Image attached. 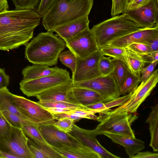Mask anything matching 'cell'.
Segmentation results:
<instances>
[{
  "instance_id": "ee69618b",
  "label": "cell",
  "mask_w": 158,
  "mask_h": 158,
  "mask_svg": "<svg viewBox=\"0 0 158 158\" xmlns=\"http://www.w3.org/2000/svg\"><path fill=\"white\" fill-rule=\"evenodd\" d=\"M87 109L95 111L97 113H104L108 111L111 109H107L102 101L97 102L84 106Z\"/></svg>"
},
{
  "instance_id": "f5cc1de1",
  "label": "cell",
  "mask_w": 158,
  "mask_h": 158,
  "mask_svg": "<svg viewBox=\"0 0 158 158\" xmlns=\"http://www.w3.org/2000/svg\"><path fill=\"white\" fill-rule=\"evenodd\" d=\"M9 6L7 0H0V12L7 10Z\"/></svg>"
},
{
  "instance_id": "1f68e13d",
  "label": "cell",
  "mask_w": 158,
  "mask_h": 158,
  "mask_svg": "<svg viewBox=\"0 0 158 158\" xmlns=\"http://www.w3.org/2000/svg\"><path fill=\"white\" fill-rule=\"evenodd\" d=\"M22 129L25 135L34 143L48 144L41 134L38 125H27Z\"/></svg>"
},
{
  "instance_id": "d590c367",
  "label": "cell",
  "mask_w": 158,
  "mask_h": 158,
  "mask_svg": "<svg viewBox=\"0 0 158 158\" xmlns=\"http://www.w3.org/2000/svg\"><path fill=\"white\" fill-rule=\"evenodd\" d=\"M130 0H112L111 15L114 16L123 13L126 10Z\"/></svg>"
},
{
  "instance_id": "ba28073f",
  "label": "cell",
  "mask_w": 158,
  "mask_h": 158,
  "mask_svg": "<svg viewBox=\"0 0 158 158\" xmlns=\"http://www.w3.org/2000/svg\"><path fill=\"white\" fill-rule=\"evenodd\" d=\"M13 102L19 111L31 121L38 125H53V115L37 102L14 94Z\"/></svg>"
},
{
  "instance_id": "681fc988",
  "label": "cell",
  "mask_w": 158,
  "mask_h": 158,
  "mask_svg": "<svg viewBox=\"0 0 158 158\" xmlns=\"http://www.w3.org/2000/svg\"><path fill=\"white\" fill-rule=\"evenodd\" d=\"M157 153H153L149 151L139 152L132 158H158Z\"/></svg>"
},
{
  "instance_id": "83f0119b",
  "label": "cell",
  "mask_w": 158,
  "mask_h": 158,
  "mask_svg": "<svg viewBox=\"0 0 158 158\" xmlns=\"http://www.w3.org/2000/svg\"><path fill=\"white\" fill-rule=\"evenodd\" d=\"M37 102L45 108H55L73 110L86 108L81 105L63 101H39Z\"/></svg>"
},
{
  "instance_id": "277c9868",
  "label": "cell",
  "mask_w": 158,
  "mask_h": 158,
  "mask_svg": "<svg viewBox=\"0 0 158 158\" xmlns=\"http://www.w3.org/2000/svg\"><path fill=\"white\" fill-rule=\"evenodd\" d=\"M140 29L127 14L123 13L94 26L91 30L100 49L113 41Z\"/></svg>"
},
{
  "instance_id": "f907efd6",
  "label": "cell",
  "mask_w": 158,
  "mask_h": 158,
  "mask_svg": "<svg viewBox=\"0 0 158 158\" xmlns=\"http://www.w3.org/2000/svg\"><path fill=\"white\" fill-rule=\"evenodd\" d=\"M147 44L151 52L158 51V38L153 40Z\"/></svg>"
},
{
  "instance_id": "5b68a950",
  "label": "cell",
  "mask_w": 158,
  "mask_h": 158,
  "mask_svg": "<svg viewBox=\"0 0 158 158\" xmlns=\"http://www.w3.org/2000/svg\"><path fill=\"white\" fill-rule=\"evenodd\" d=\"M110 110L99 113L97 120L100 123L95 129L89 130L91 133L95 136L107 132L135 138L131 125L137 118L136 114L127 112L113 113Z\"/></svg>"
},
{
  "instance_id": "3957f363",
  "label": "cell",
  "mask_w": 158,
  "mask_h": 158,
  "mask_svg": "<svg viewBox=\"0 0 158 158\" xmlns=\"http://www.w3.org/2000/svg\"><path fill=\"white\" fill-rule=\"evenodd\" d=\"M94 0H56L42 17V23L48 31L80 18L88 16Z\"/></svg>"
},
{
  "instance_id": "b9f144b4",
  "label": "cell",
  "mask_w": 158,
  "mask_h": 158,
  "mask_svg": "<svg viewBox=\"0 0 158 158\" xmlns=\"http://www.w3.org/2000/svg\"><path fill=\"white\" fill-rule=\"evenodd\" d=\"M56 0H41L35 10L42 18L48 12Z\"/></svg>"
},
{
  "instance_id": "8d00e7d4",
  "label": "cell",
  "mask_w": 158,
  "mask_h": 158,
  "mask_svg": "<svg viewBox=\"0 0 158 158\" xmlns=\"http://www.w3.org/2000/svg\"><path fill=\"white\" fill-rule=\"evenodd\" d=\"M74 121L68 118L59 119L53 125L59 130L66 133L71 132L73 127Z\"/></svg>"
},
{
  "instance_id": "4fadbf2b",
  "label": "cell",
  "mask_w": 158,
  "mask_h": 158,
  "mask_svg": "<svg viewBox=\"0 0 158 158\" xmlns=\"http://www.w3.org/2000/svg\"><path fill=\"white\" fill-rule=\"evenodd\" d=\"M102 55L99 50L84 58L77 57L76 69L72 75L73 83L88 80L101 76L98 63Z\"/></svg>"
},
{
  "instance_id": "ab89813d",
  "label": "cell",
  "mask_w": 158,
  "mask_h": 158,
  "mask_svg": "<svg viewBox=\"0 0 158 158\" xmlns=\"http://www.w3.org/2000/svg\"><path fill=\"white\" fill-rule=\"evenodd\" d=\"M127 47L139 55L152 52L148 45L144 43H133Z\"/></svg>"
},
{
  "instance_id": "ac0fdd59",
  "label": "cell",
  "mask_w": 158,
  "mask_h": 158,
  "mask_svg": "<svg viewBox=\"0 0 158 158\" xmlns=\"http://www.w3.org/2000/svg\"><path fill=\"white\" fill-rule=\"evenodd\" d=\"M107 136L114 143L124 147L129 158L132 157L145 148L144 143L140 139L121 134L103 132L101 135Z\"/></svg>"
},
{
  "instance_id": "4316f807",
  "label": "cell",
  "mask_w": 158,
  "mask_h": 158,
  "mask_svg": "<svg viewBox=\"0 0 158 158\" xmlns=\"http://www.w3.org/2000/svg\"><path fill=\"white\" fill-rule=\"evenodd\" d=\"M140 82V77L132 74L127 68L125 78L119 88L120 95H124L133 91Z\"/></svg>"
},
{
  "instance_id": "7dc6e473",
  "label": "cell",
  "mask_w": 158,
  "mask_h": 158,
  "mask_svg": "<svg viewBox=\"0 0 158 158\" xmlns=\"http://www.w3.org/2000/svg\"><path fill=\"white\" fill-rule=\"evenodd\" d=\"M52 114L55 119L57 120L61 118H66L73 120L74 122L75 123L79 121L82 119L79 117L68 114L66 112Z\"/></svg>"
},
{
  "instance_id": "5bb4252c",
  "label": "cell",
  "mask_w": 158,
  "mask_h": 158,
  "mask_svg": "<svg viewBox=\"0 0 158 158\" xmlns=\"http://www.w3.org/2000/svg\"><path fill=\"white\" fill-rule=\"evenodd\" d=\"M39 129L47 143L53 148L83 145L70 133L61 131L53 125H39Z\"/></svg>"
},
{
  "instance_id": "cb8c5ba5",
  "label": "cell",
  "mask_w": 158,
  "mask_h": 158,
  "mask_svg": "<svg viewBox=\"0 0 158 158\" xmlns=\"http://www.w3.org/2000/svg\"><path fill=\"white\" fill-rule=\"evenodd\" d=\"M151 111L146 123L149 124L151 136L150 146L154 152L158 151V104L151 107Z\"/></svg>"
},
{
  "instance_id": "d4e9b609",
  "label": "cell",
  "mask_w": 158,
  "mask_h": 158,
  "mask_svg": "<svg viewBox=\"0 0 158 158\" xmlns=\"http://www.w3.org/2000/svg\"><path fill=\"white\" fill-rule=\"evenodd\" d=\"M123 48L128 65L127 68L132 74L140 77L141 70L145 64L141 56L127 47Z\"/></svg>"
},
{
  "instance_id": "816d5d0a",
  "label": "cell",
  "mask_w": 158,
  "mask_h": 158,
  "mask_svg": "<svg viewBox=\"0 0 158 158\" xmlns=\"http://www.w3.org/2000/svg\"><path fill=\"white\" fill-rule=\"evenodd\" d=\"M45 109L52 114L64 112L71 110L68 109L55 108H49Z\"/></svg>"
},
{
  "instance_id": "bcb514c9",
  "label": "cell",
  "mask_w": 158,
  "mask_h": 158,
  "mask_svg": "<svg viewBox=\"0 0 158 158\" xmlns=\"http://www.w3.org/2000/svg\"><path fill=\"white\" fill-rule=\"evenodd\" d=\"M151 0H134L128 3L126 10H132L139 8L147 5Z\"/></svg>"
},
{
  "instance_id": "e0dca14e",
  "label": "cell",
  "mask_w": 158,
  "mask_h": 158,
  "mask_svg": "<svg viewBox=\"0 0 158 158\" xmlns=\"http://www.w3.org/2000/svg\"><path fill=\"white\" fill-rule=\"evenodd\" d=\"M157 38H158V27L140 28L139 30L113 41L107 46L124 48L133 43L147 44Z\"/></svg>"
},
{
  "instance_id": "603a6c76",
  "label": "cell",
  "mask_w": 158,
  "mask_h": 158,
  "mask_svg": "<svg viewBox=\"0 0 158 158\" xmlns=\"http://www.w3.org/2000/svg\"><path fill=\"white\" fill-rule=\"evenodd\" d=\"M73 91L76 99L83 106L103 102L102 97L98 93L90 89L74 86Z\"/></svg>"
},
{
  "instance_id": "f546056e",
  "label": "cell",
  "mask_w": 158,
  "mask_h": 158,
  "mask_svg": "<svg viewBox=\"0 0 158 158\" xmlns=\"http://www.w3.org/2000/svg\"><path fill=\"white\" fill-rule=\"evenodd\" d=\"M114 68L110 74L115 78L119 88L122 84L125 77L127 67L122 61L117 59H111Z\"/></svg>"
},
{
  "instance_id": "30bf717a",
  "label": "cell",
  "mask_w": 158,
  "mask_h": 158,
  "mask_svg": "<svg viewBox=\"0 0 158 158\" xmlns=\"http://www.w3.org/2000/svg\"><path fill=\"white\" fill-rule=\"evenodd\" d=\"M11 135L0 138V150L18 158H34L28 145V138L22 129L12 126Z\"/></svg>"
},
{
  "instance_id": "db71d44e",
  "label": "cell",
  "mask_w": 158,
  "mask_h": 158,
  "mask_svg": "<svg viewBox=\"0 0 158 158\" xmlns=\"http://www.w3.org/2000/svg\"><path fill=\"white\" fill-rule=\"evenodd\" d=\"M134 0H130V1H129V3H130V2H132V1H133Z\"/></svg>"
},
{
  "instance_id": "e575fe53",
  "label": "cell",
  "mask_w": 158,
  "mask_h": 158,
  "mask_svg": "<svg viewBox=\"0 0 158 158\" xmlns=\"http://www.w3.org/2000/svg\"><path fill=\"white\" fill-rule=\"evenodd\" d=\"M15 9L35 10L41 0H11Z\"/></svg>"
},
{
  "instance_id": "ffe728a7",
  "label": "cell",
  "mask_w": 158,
  "mask_h": 158,
  "mask_svg": "<svg viewBox=\"0 0 158 158\" xmlns=\"http://www.w3.org/2000/svg\"><path fill=\"white\" fill-rule=\"evenodd\" d=\"M53 148L64 158H102L98 154L90 148L84 145L77 147H64L59 148Z\"/></svg>"
},
{
  "instance_id": "8fae6325",
  "label": "cell",
  "mask_w": 158,
  "mask_h": 158,
  "mask_svg": "<svg viewBox=\"0 0 158 158\" xmlns=\"http://www.w3.org/2000/svg\"><path fill=\"white\" fill-rule=\"evenodd\" d=\"M65 42L66 47L80 59L84 58L100 50L89 27Z\"/></svg>"
},
{
  "instance_id": "f35d334b",
  "label": "cell",
  "mask_w": 158,
  "mask_h": 158,
  "mask_svg": "<svg viewBox=\"0 0 158 158\" xmlns=\"http://www.w3.org/2000/svg\"><path fill=\"white\" fill-rule=\"evenodd\" d=\"M12 131V126L3 117L0 111V138L10 136Z\"/></svg>"
},
{
  "instance_id": "9a60e30c",
  "label": "cell",
  "mask_w": 158,
  "mask_h": 158,
  "mask_svg": "<svg viewBox=\"0 0 158 158\" xmlns=\"http://www.w3.org/2000/svg\"><path fill=\"white\" fill-rule=\"evenodd\" d=\"M73 82L62 84L43 92L36 97L40 101H55L81 105L73 94Z\"/></svg>"
},
{
  "instance_id": "484cf974",
  "label": "cell",
  "mask_w": 158,
  "mask_h": 158,
  "mask_svg": "<svg viewBox=\"0 0 158 158\" xmlns=\"http://www.w3.org/2000/svg\"><path fill=\"white\" fill-rule=\"evenodd\" d=\"M13 95L7 87L0 89V111L7 110L24 119L31 121L19 111L14 104L13 102Z\"/></svg>"
},
{
  "instance_id": "c3c4849f",
  "label": "cell",
  "mask_w": 158,
  "mask_h": 158,
  "mask_svg": "<svg viewBox=\"0 0 158 158\" xmlns=\"http://www.w3.org/2000/svg\"><path fill=\"white\" fill-rule=\"evenodd\" d=\"M9 82V76L6 73L4 69L0 68V89L7 87Z\"/></svg>"
},
{
  "instance_id": "2e32d148",
  "label": "cell",
  "mask_w": 158,
  "mask_h": 158,
  "mask_svg": "<svg viewBox=\"0 0 158 158\" xmlns=\"http://www.w3.org/2000/svg\"><path fill=\"white\" fill-rule=\"evenodd\" d=\"M82 145L87 146L98 154L102 158H118L106 149L99 143L96 136L89 130L81 128L73 124L72 131L69 133Z\"/></svg>"
},
{
  "instance_id": "60d3db41",
  "label": "cell",
  "mask_w": 158,
  "mask_h": 158,
  "mask_svg": "<svg viewBox=\"0 0 158 158\" xmlns=\"http://www.w3.org/2000/svg\"><path fill=\"white\" fill-rule=\"evenodd\" d=\"M133 91L123 96L119 97L110 101L104 103L107 109H110L111 108L123 105L128 100Z\"/></svg>"
},
{
  "instance_id": "d6986e66",
  "label": "cell",
  "mask_w": 158,
  "mask_h": 158,
  "mask_svg": "<svg viewBox=\"0 0 158 158\" xmlns=\"http://www.w3.org/2000/svg\"><path fill=\"white\" fill-rule=\"evenodd\" d=\"M89 22L88 16L85 17L62 25L55 29L53 32L65 41L89 27Z\"/></svg>"
},
{
  "instance_id": "4dcf8cb0",
  "label": "cell",
  "mask_w": 158,
  "mask_h": 158,
  "mask_svg": "<svg viewBox=\"0 0 158 158\" xmlns=\"http://www.w3.org/2000/svg\"><path fill=\"white\" fill-rule=\"evenodd\" d=\"M103 55L108 56L123 62L128 68L127 62L123 48L106 46L100 49Z\"/></svg>"
},
{
  "instance_id": "11a10c76",
  "label": "cell",
  "mask_w": 158,
  "mask_h": 158,
  "mask_svg": "<svg viewBox=\"0 0 158 158\" xmlns=\"http://www.w3.org/2000/svg\"><path fill=\"white\" fill-rule=\"evenodd\" d=\"M157 0V1H158V0Z\"/></svg>"
},
{
  "instance_id": "f6af8a7d",
  "label": "cell",
  "mask_w": 158,
  "mask_h": 158,
  "mask_svg": "<svg viewBox=\"0 0 158 158\" xmlns=\"http://www.w3.org/2000/svg\"><path fill=\"white\" fill-rule=\"evenodd\" d=\"M140 55L145 64L158 60V51L152 52Z\"/></svg>"
},
{
  "instance_id": "f1b7e54d",
  "label": "cell",
  "mask_w": 158,
  "mask_h": 158,
  "mask_svg": "<svg viewBox=\"0 0 158 158\" xmlns=\"http://www.w3.org/2000/svg\"><path fill=\"white\" fill-rule=\"evenodd\" d=\"M1 112L7 121L12 127L22 129L23 126L25 125H37L7 110H3Z\"/></svg>"
},
{
  "instance_id": "9c48e42d",
  "label": "cell",
  "mask_w": 158,
  "mask_h": 158,
  "mask_svg": "<svg viewBox=\"0 0 158 158\" xmlns=\"http://www.w3.org/2000/svg\"><path fill=\"white\" fill-rule=\"evenodd\" d=\"M74 86L85 88L98 93L104 103L119 97V87L114 77L110 74L73 83Z\"/></svg>"
},
{
  "instance_id": "7bdbcfd3",
  "label": "cell",
  "mask_w": 158,
  "mask_h": 158,
  "mask_svg": "<svg viewBox=\"0 0 158 158\" xmlns=\"http://www.w3.org/2000/svg\"><path fill=\"white\" fill-rule=\"evenodd\" d=\"M158 63V60L149 63L145 67H143L141 72L140 79L141 82L146 80L152 73Z\"/></svg>"
},
{
  "instance_id": "6da1fadb",
  "label": "cell",
  "mask_w": 158,
  "mask_h": 158,
  "mask_svg": "<svg viewBox=\"0 0 158 158\" xmlns=\"http://www.w3.org/2000/svg\"><path fill=\"white\" fill-rule=\"evenodd\" d=\"M41 18L33 10L15 9L0 12V50L26 45L32 38Z\"/></svg>"
},
{
  "instance_id": "7402d4cb",
  "label": "cell",
  "mask_w": 158,
  "mask_h": 158,
  "mask_svg": "<svg viewBox=\"0 0 158 158\" xmlns=\"http://www.w3.org/2000/svg\"><path fill=\"white\" fill-rule=\"evenodd\" d=\"M28 143L34 158H64L48 144L35 143L29 139Z\"/></svg>"
},
{
  "instance_id": "74e56055",
  "label": "cell",
  "mask_w": 158,
  "mask_h": 158,
  "mask_svg": "<svg viewBox=\"0 0 158 158\" xmlns=\"http://www.w3.org/2000/svg\"><path fill=\"white\" fill-rule=\"evenodd\" d=\"M66 112L79 117L82 119L85 118L97 120L98 117L95 114L97 113L95 111L89 110L87 108L71 110Z\"/></svg>"
},
{
  "instance_id": "52a82bcc",
  "label": "cell",
  "mask_w": 158,
  "mask_h": 158,
  "mask_svg": "<svg viewBox=\"0 0 158 158\" xmlns=\"http://www.w3.org/2000/svg\"><path fill=\"white\" fill-rule=\"evenodd\" d=\"M158 81V69H156L146 80L141 82L127 102L113 110H111L110 111L113 113L123 112L135 113L140 105L156 87Z\"/></svg>"
},
{
  "instance_id": "7c38bea8",
  "label": "cell",
  "mask_w": 158,
  "mask_h": 158,
  "mask_svg": "<svg viewBox=\"0 0 158 158\" xmlns=\"http://www.w3.org/2000/svg\"><path fill=\"white\" fill-rule=\"evenodd\" d=\"M123 13L127 14L139 28L158 27V1L156 0H152L139 8L126 10Z\"/></svg>"
},
{
  "instance_id": "7a4b0ae2",
  "label": "cell",
  "mask_w": 158,
  "mask_h": 158,
  "mask_svg": "<svg viewBox=\"0 0 158 158\" xmlns=\"http://www.w3.org/2000/svg\"><path fill=\"white\" fill-rule=\"evenodd\" d=\"M25 46V57L28 60L48 66L57 64L59 55L66 47L63 39L48 31L40 33Z\"/></svg>"
},
{
  "instance_id": "8992f818",
  "label": "cell",
  "mask_w": 158,
  "mask_h": 158,
  "mask_svg": "<svg viewBox=\"0 0 158 158\" xmlns=\"http://www.w3.org/2000/svg\"><path fill=\"white\" fill-rule=\"evenodd\" d=\"M73 82L69 72L61 69L54 74L20 83V89L28 97H36L41 93L58 85Z\"/></svg>"
},
{
  "instance_id": "836d02e7",
  "label": "cell",
  "mask_w": 158,
  "mask_h": 158,
  "mask_svg": "<svg viewBox=\"0 0 158 158\" xmlns=\"http://www.w3.org/2000/svg\"><path fill=\"white\" fill-rule=\"evenodd\" d=\"M98 66L100 73L102 76L110 74L114 68L110 57H106L103 55L99 59Z\"/></svg>"
},
{
  "instance_id": "44dd1931",
  "label": "cell",
  "mask_w": 158,
  "mask_h": 158,
  "mask_svg": "<svg viewBox=\"0 0 158 158\" xmlns=\"http://www.w3.org/2000/svg\"><path fill=\"white\" fill-rule=\"evenodd\" d=\"M61 69L56 66L50 67L44 65L33 64L27 66L22 70L23 80L28 81L49 76L54 74Z\"/></svg>"
},
{
  "instance_id": "d6a6232c",
  "label": "cell",
  "mask_w": 158,
  "mask_h": 158,
  "mask_svg": "<svg viewBox=\"0 0 158 158\" xmlns=\"http://www.w3.org/2000/svg\"><path fill=\"white\" fill-rule=\"evenodd\" d=\"M59 58L61 63L69 68L73 74L76 69L77 57L72 51L69 50L62 52L59 55Z\"/></svg>"
}]
</instances>
